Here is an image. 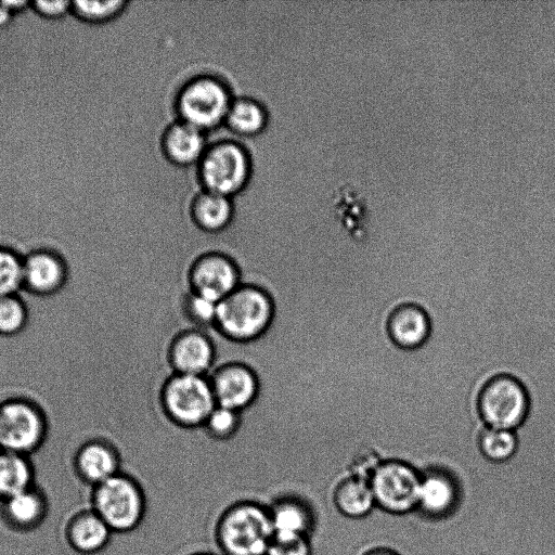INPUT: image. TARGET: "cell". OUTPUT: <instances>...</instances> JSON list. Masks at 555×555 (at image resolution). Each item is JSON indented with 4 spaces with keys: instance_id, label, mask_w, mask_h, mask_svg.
I'll return each instance as SVG.
<instances>
[{
    "instance_id": "cell-1",
    "label": "cell",
    "mask_w": 555,
    "mask_h": 555,
    "mask_svg": "<svg viewBox=\"0 0 555 555\" xmlns=\"http://www.w3.org/2000/svg\"><path fill=\"white\" fill-rule=\"evenodd\" d=\"M269 509L254 501H240L219 516L215 538L224 555H266L273 538Z\"/></svg>"
},
{
    "instance_id": "cell-2",
    "label": "cell",
    "mask_w": 555,
    "mask_h": 555,
    "mask_svg": "<svg viewBox=\"0 0 555 555\" xmlns=\"http://www.w3.org/2000/svg\"><path fill=\"white\" fill-rule=\"evenodd\" d=\"M90 507L112 532L125 533L141 524L146 501L139 481L131 474L120 472L91 488Z\"/></svg>"
},
{
    "instance_id": "cell-3",
    "label": "cell",
    "mask_w": 555,
    "mask_h": 555,
    "mask_svg": "<svg viewBox=\"0 0 555 555\" xmlns=\"http://www.w3.org/2000/svg\"><path fill=\"white\" fill-rule=\"evenodd\" d=\"M272 317V301L263 291L240 285L218 302L216 326L231 339L249 341L266 332Z\"/></svg>"
},
{
    "instance_id": "cell-4",
    "label": "cell",
    "mask_w": 555,
    "mask_h": 555,
    "mask_svg": "<svg viewBox=\"0 0 555 555\" xmlns=\"http://www.w3.org/2000/svg\"><path fill=\"white\" fill-rule=\"evenodd\" d=\"M422 473L399 459L379 462L369 481L376 507L391 515H408L418 502Z\"/></svg>"
},
{
    "instance_id": "cell-5",
    "label": "cell",
    "mask_w": 555,
    "mask_h": 555,
    "mask_svg": "<svg viewBox=\"0 0 555 555\" xmlns=\"http://www.w3.org/2000/svg\"><path fill=\"white\" fill-rule=\"evenodd\" d=\"M477 406L488 427L513 431L526 421L530 398L520 380L508 374H500L485 383Z\"/></svg>"
},
{
    "instance_id": "cell-6",
    "label": "cell",
    "mask_w": 555,
    "mask_h": 555,
    "mask_svg": "<svg viewBox=\"0 0 555 555\" xmlns=\"http://www.w3.org/2000/svg\"><path fill=\"white\" fill-rule=\"evenodd\" d=\"M163 401L169 417L185 427L204 425L217 406L210 380L201 375L176 374L165 386Z\"/></svg>"
},
{
    "instance_id": "cell-7",
    "label": "cell",
    "mask_w": 555,
    "mask_h": 555,
    "mask_svg": "<svg viewBox=\"0 0 555 555\" xmlns=\"http://www.w3.org/2000/svg\"><path fill=\"white\" fill-rule=\"evenodd\" d=\"M46 421L34 403L9 399L0 403V450L31 455L46 437Z\"/></svg>"
},
{
    "instance_id": "cell-8",
    "label": "cell",
    "mask_w": 555,
    "mask_h": 555,
    "mask_svg": "<svg viewBox=\"0 0 555 555\" xmlns=\"http://www.w3.org/2000/svg\"><path fill=\"white\" fill-rule=\"evenodd\" d=\"M464 489L460 477L443 466H430L422 473L416 509L431 521L451 518L460 509Z\"/></svg>"
},
{
    "instance_id": "cell-9",
    "label": "cell",
    "mask_w": 555,
    "mask_h": 555,
    "mask_svg": "<svg viewBox=\"0 0 555 555\" xmlns=\"http://www.w3.org/2000/svg\"><path fill=\"white\" fill-rule=\"evenodd\" d=\"M179 108L185 122L202 130L215 126L227 116L229 94L215 79H196L182 91Z\"/></svg>"
},
{
    "instance_id": "cell-10",
    "label": "cell",
    "mask_w": 555,
    "mask_h": 555,
    "mask_svg": "<svg viewBox=\"0 0 555 555\" xmlns=\"http://www.w3.org/2000/svg\"><path fill=\"white\" fill-rule=\"evenodd\" d=\"M201 173L210 192L227 196L244 185L248 176L247 156L233 143L218 144L204 156Z\"/></svg>"
},
{
    "instance_id": "cell-11",
    "label": "cell",
    "mask_w": 555,
    "mask_h": 555,
    "mask_svg": "<svg viewBox=\"0 0 555 555\" xmlns=\"http://www.w3.org/2000/svg\"><path fill=\"white\" fill-rule=\"evenodd\" d=\"M191 286L194 294L218 304L240 286L238 270L223 255H204L192 268Z\"/></svg>"
},
{
    "instance_id": "cell-12",
    "label": "cell",
    "mask_w": 555,
    "mask_h": 555,
    "mask_svg": "<svg viewBox=\"0 0 555 555\" xmlns=\"http://www.w3.org/2000/svg\"><path fill=\"white\" fill-rule=\"evenodd\" d=\"M76 477L91 488L109 479L122 469L117 450L101 440L82 443L70 456Z\"/></svg>"
},
{
    "instance_id": "cell-13",
    "label": "cell",
    "mask_w": 555,
    "mask_h": 555,
    "mask_svg": "<svg viewBox=\"0 0 555 555\" xmlns=\"http://www.w3.org/2000/svg\"><path fill=\"white\" fill-rule=\"evenodd\" d=\"M217 405L241 412L250 405L258 391L254 373L241 364L220 367L209 378Z\"/></svg>"
},
{
    "instance_id": "cell-14",
    "label": "cell",
    "mask_w": 555,
    "mask_h": 555,
    "mask_svg": "<svg viewBox=\"0 0 555 555\" xmlns=\"http://www.w3.org/2000/svg\"><path fill=\"white\" fill-rule=\"evenodd\" d=\"M23 258V288L37 295H51L65 284L64 260L53 250L35 249Z\"/></svg>"
},
{
    "instance_id": "cell-15",
    "label": "cell",
    "mask_w": 555,
    "mask_h": 555,
    "mask_svg": "<svg viewBox=\"0 0 555 555\" xmlns=\"http://www.w3.org/2000/svg\"><path fill=\"white\" fill-rule=\"evenodd\" d=\"M48 513V498L37 483L0 502L3 524L16 532L36 530L43 524Z\"/></svg>"
},
{
    "instance_id": "cell-16",
    "label": "cell",
    "mask_w": 555,
    "mask_h": 555,
    "mask_svg": "<svg viewBox=\"0 0 555 555\" xmlns=\"http://www.w3.org/2000/svg\"><path fill=\"white\" fill-rule=\"evenodd\" d=\"M112 533L90 506L70 515L64 527V538L68 546L81 555H93L104 550Z\"/></svg>"
},
{
    "instance_id": "cell-17",
    "label": "cell",
    "mask_w": 555,
    "mask_h": 555,
    "mask_svg": "<svg viewBox=\"0 0 555 555\" xmlns=\"http://www.w3.org/2000/svg\"><path fill=\"white\" fill-rule=\"evenodd\" d=\"M431 331L427 312L418 305L402 304L392 310L387 320V333L399 348L411 350L422 347Z\"/></svg>"
},
{
    "instance_id": "cell-18",
    "label": "cell",
    "mask_w": 555,
    "mask_h": 555,
    "mask_svg": "<svg viewBox=\"0 0 555 555\" xmlns=\"http://www.w3.org/2000/svg\"><path fill=\"white\" fill-rule=\"evenodd\" d=\"M214 358L210 340L198 331L180 335L170 351L171 364L177 374L206 376Z\"/></svg>"
},
{
    "instance_id": "cell-19",
    "label": "cell",
    "mask_w": 555,
    "mask_h": 555,
    "mask_svg": "<svg viewBox=\"0 0 555 555\" xmlns=\"http://www.w3.org/2000/svg\"><path fill=\"white\" fill-rule=\"evenodd\" d=\"M274 533L309 537L314 526L311 506L297 495L276 498L268 507Z\"/></svg>"
},
{
    "instance_id": "cell-20",
    "label": "cell",
    "mask_w": 555,
    "mask_h": 555,
    "mask_svg": "<svg viewBox=\"0 0 555 555\" xmlns=\"http://www.w3.org/2000/svg\"><path fill=\"white\" fill-rule=\"evenodd\" d=\"M332 501L338 513L351 520L366 517L376 505L370 481L351 475L335 483Z\"/></svg>"
},
{
    "instance_id": "cell-21",
    "label": "cell",
    "mask_w": 555,
    "mask_h": 555,
    "mask_svg": "<svg viewBox=\"0 0 555 555\" xmlns=\"http://www.w3.org/2000/svg\"><path fill=\"white\" fill-rule=\"evenodd\" d=\"M36 485L30 456L0 450V502Z\"/></svg>"
},
{
    "instance_id": "cell-22",
    "label": "cell",
    "mask_w": 555,
    "mask_h": 555,
    "mask_svg": "<svg viewBox=\"0 0 555 555\" xmlns=\"http://www.w3.org/2000/svg\"><path fill=\"white\" fill-rule=\"evenodd\" d=\"M194 221L207 233H218L228 228L232 218V207L225 195L207 192L194 203Z\"/></svg>"
},
{
    "instance_id": "cell-23",
    "label": "cell",
    "mask_w": 555,
    "mask_h": 555,
    "mask_svg": "<svg viewBox=\"0 0 555 555\" xmlns=\"http://www.w3.org/2000/svg\"><path fill=\"white\" fill-rule=\"evenodd\" d=\"M204 143L201 129L188 122L175 125L165 138L168 156L179 164L195 162L203 153Z\"/></svg>"
},
{
    "instance_id": "cell-24",
    "label": "cell",
    "mask_w": 555,
    "mask_h": 555,
    "mask_svg": "<svg viewBox=\"0 0 555 555\" xmlns=\"http://www.w3.org/2000/svg\"><path fill=\"white\" fill-rule=\"evenodd\" d=\"M517 448V437L512 430L487 427L478 438L480 454L492 464H502L512 460Z\"/></svg>"
},
{
    "instance_id": "cell-25",
    "label": "cell",
    "mask_w": 555,
    "mask_h": 555,
    "mask_svg": "<svg viewBox=\"0 0 555 555\" xmlns=\"http://www.w3.org/2000/svg\"><path fill=\"white\" fill-rule=\"evenodd\" d=\"M227 117L230 126L244 134L260 131L266 122L261 106L251 100H240L230 105Z\"/></svg>"
},
{
    "instance_id": "cell-26",
    "label": "cell",
    "mask_w": 555,
    "mask_h": 555,
    "mask_svg": "<svg viewBox=\"0 0 555 555\" xmlns=\"http://www.w3.org/2000/svg\"><path fill=\"white\" fill-rule=\"evenodd\" d=\"M122 0L89 1L72 0L73 13L89 23H105L117 17L127 7Z\"/></svg>"
},
{
    "instance_id": "cell-27",
    "label": "cell",
    "mask_w": 555,
    "mask_h": 555,
    "mask_svg": "<svg viewBox=\"0 0 555 555\" xmlns=\"http://www.w3.org/2000/svg\"><path fill=\"white\" fill-rule=\"evenodd\" d=\"M23 288V258L0 246V297L17 295Z\"/></svg>"
},
{
    "instance_id": "cell-28",
    "label": "cell",
    "mask_w": 555,
    "mask_h": 555,
    "mask_svg": "<svg viewBox=\"0 0 555 555\" xmlns=\"http://www.w3.org/2000/svg\"><path fill=\"white\" fill-rule=\"evenodd\" d=\"M27 309L18 295L0 297V334L20 333L27 323Z\"/></svg>"
},
{
    "instance_id": "cell-29",
    "label": "cell",
    "mask_w": 555,
    "mask_h": 555,
    "mask_svg": "<svg viewBox=\"0 0 555 555\" xmlns=\"http://www.w3.org/2000/svg\"><path fill=\"white\" fill-rule=\"evenodd\" d=\"M204 426L214 438L228 439L238 426V412L217 405Z\"/></svg>"
},
{
    "instance_id": "cell-30",
    "label": "cell",
    "mask_w": 555,
    "mask_h": 555,
    "mask_svg": "<svg viewBox=\"0 0 555 555\" xmlns=\"http://www.w3.org/2000/svg\"><path fill=\"white\" fill-rule=\"evenodd\" d=\"M309 537L274 533L266 555H311Z\"/></svg>"
},
{
    "instance_id": "cell-31",
    "label": "cell",
    "mask_w": 555,
    "mask_h": 555,
    "mask_svg": "<svg viewBox=\"0 0 555 555\" xmlns=\"http://www.w3.org/2000/svg\"><path fill=\"white\" fill-rule=\"evenodd\" d=\"M218 304L196 294H192L186 305L188 315L196 331L216 324Z\"/></svg>"
},
{
    "instance_id": "cell-32",
    "label": "cell",
    "mask_w": 555,
    "mask_h": 555,
    "mask_svg": "<svg viewBox=\"0 0 555 555\" xmlns=\"http://www.w3.org/2000/svg\"><path fill=\"white\" fill-rule=\"evenodd\" d=\"M340 212L345 222L357 230H360L361 219L364 216V202L352 189H344L339 197Z\"/></svg>"
},
{
    "instance_id": "cell-33",
    "label": "cell",
    "mask_w": 555,
    "mask_h": 555,
    "mask_svg": "<svg viewBox=\"0 0 555 555\" xmlns=\"http://www.w3.org/2000/svg\"><path fill=\"white\" fill-rule=\"evenodd\" d=\"M34 9L46 18H60L72 8V0H31Z\"/></svg>"
},
{
    "instance_id": "cell-34",
    "label": "cell",
    "mask_w": 555,
    "mask_h": 555,
    "mask_svg": "<svg viewBox=\"0 0 555 555\" xmlns=\"http://www.w3.org/2000/svg\"><path fill=\"white\" fill-rule=\"evenodd\" d=\"M362 555H400V554H398L396 551L388 548V547H374V548L366 551Z\"/></svg>"
},
{
    "instance_id": "cell-35",
    "label": "cell",
    "mask_w": 555,
    "mask_h": 555,
    "mask_svg": "<svg viewBox=\"0 0 555 555\" xmlns=\"http://www.w3.org/2000/svg\"><path fill=\"white\" fill-rule=\"evenodd\" d=\"M193 555H210V554L198 553V554H193Z\"/></svg>"
}]
</instances>
